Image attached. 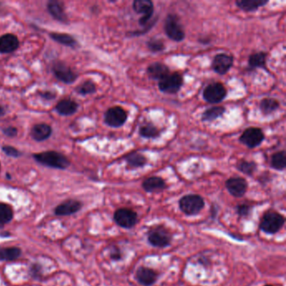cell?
Returning a JSON list of instances; mask_svg holds the SVG:
<instances>
[{
	"label": "cell",
	"mask_w": 286,
	"mask_h": 286,
	"mask_svg": "<svg viewBox=\"0 0 286 286\" xmlns=\"http://www.w3.org/2000/svg\"><path fill=\"white\" fill-rule=\"evenodd\" d=\"M33 158L39 164L59 170H66L70 165L69 159L63 154L57 151H45L41 153L33 154Z\"/></svg>",
	"instance_id": "cell-1"
},
{
	"label": "cell",
	"mask_w": 286,
	"mask_h": 286,
	"mask_svg": "<svg viewBox=\"0 0 286 286\" xmlns=\"http://www.w3.org/2000/svg\"><path fill=\"white\" fill-rule=\"evenodd\" d=\"M164 30L165 35L175 42H180L186 37V33L180 24V19L176 14H168L164 21Z\"/></svg>",
	"instance_id": "cell-2"
},
{
	"label": "cell",
	"mask_w": 286,
	"mask_h": 286,
	"mask_svg": "<svg viewBox=\"0 0 286 286\" xmlns=\"http://www.w3.org/2000/svg\"><path fill=\"white\" fill-rule=\"evenodd\" d=\"M285 223V218L282 215L276 211L266 212L260 223V228L265 233L275 234L281 230Z\"/></svg>",
	"instance_id": "cell-3"
},
{
	"label": "cell",
	"mask_w": 286,
	"mask_h": 286,
	"mask_svg": "<svg viewBox=\"0 0 286 286\" xmlns=\"http://www.w3.org/2000/svg\"><path fill=\"white\" fill-rule=\"evenodd\" d=\"M180 208L186 215L198 214L204 207V200L199 195H186L180 199Z\"/></svg>",
	"instance_id": "cell-4"
},
{
	"label": "cell",
	"mask_w": 286,
	"mask_h": 286,
	"mask_svg": "<svg viewBox=\"0 0 286 286\" xmlns=\"http://www.w3.org/2000/svg\"><path fill=\"white\" fill-rule=\"evenodd\" d=\"M182 85V76L179 72H174L160 80L158 83V88L162 93L175 94L180 90Z\"/></svg>",
	"instance_id": "cell-5"
},
{
	"label": "cell",
	"mask_w": 286,
	"mask_h": 286,
	"mask_svg": "<svg viewBox=\"0 0 286 286\" xmlns=\"http://www.w3.org/2000/svg\"><path fill=\"white\" fill-rule=\"evenodd\" d=\"M128 120V113L122 107H112L104 114V123L112 128L122 127Z\"/></svg>",
	"instance_id": "cell-6"
},
{
	"label": "cell",
	"mask_w": 286,
	"mask_h": 286,
	"mask_svg": "<svg viewBox=\"0 0 286 286\" xmlns=\"http://www.w3.org/2000/svg\"><path fill=\"white\" fill-rule=\"evenodd\" d=\"M202 96L209 104H219L227 97V89L221 82H212L205 88Z\"/></svg>",
	"instance_id": "cell-7"
},
{
	"label": "cell",
	"mask_w": 286,
	"mask_h": 286,
	"mask_svg": "<svg viewBox=\"0 0 286 286\" xmlns=\"http://www.w3.org/2000/svg\"><path fill=\"white\" fill-rule=\"evenodd\" d=\"M265 141V134L259 128L249 127L244 130L239 138V142L249 148L260 146Z\"/></svg>",
	"instance_id": "cell-8"
},
{
	"label": "cell",
	"mask_w": 286,
	"mask_h": 286,
	"mask_svg": "<svg viewBox=\"0 0 286 286\" xmlns=\"http://www.w3.org/2000/svg\"><path fill=\"white\" fill-rule=\"evenodd\" d=\"M53 75L56 79L65 84H72L77 79V73L73 70L62 62V61H56L54 62L51 67Z\"/></svg>",
	"instance_id": "cell-9"
},
{
	"label": "cell",
	"mask_w": 286,
	"mask_h": 286,
	"mask_svg": "<svg viewBox=\"0 0 286 286\" xmlns=\"http://www.w3.org/2000/svg\"><path fill=\"white\" fill-rule=\"evenodd\" d=\"M133 8L136 13L143 14L139 21L141 26L147 25L154 14V3L150 0H135Z\"/></svg>",
	"instance_id": "cell-10"
},
{
	"label": "cell",
	"mask_w": 286,
	"mask_h": 286,
	"mask_svg": "<svg viewBox=\"0 0 286 286\" xmlns=\"http://www.w3.org/2000/svg\"><path fill=\"white\" fill-rule=\"evenodd\" d=\"M234 58L228 54H217L212 60V69L219 75H225L233 67Z\"/></svg>",
	"instance_id": "cell-11"
},
{
	"label": "cell",
	"mask_w": 286,
	"mask_h": 286,
	"mask_svg": "<svg viewBox=\"0 0 286 286\" xmlns=\"http://www.w3.org/2000/svg\"><path fill=\"white\" fill-rule=\"evenodd\" d=\"M148 240L149 244L153 246L164 248L170 244L171 236L165 228L163 227H158L149 232Z\"/></svg>",
	"instance_id": "cell-12"
},
{
	"label": "cell",
	"mask_w": 286,
	"mask_h": 286,
	"mask_svg": "<svg viewBox=\"0 0 286 286\" xmlns=\"http://www.w3.org/2000/svg\"><path fill=\"white\" fill-rule=\"evenodd\" d=\"M114 221L122 228H131L137 223V214L132 210L121 208L114 213Z\"/></svg>",
	"instance_id": "cell-13"
},
{
	"label": "cell",
	"mask_w": 286,
	"mask_h": 286,
	"mask_svg": "<svg viewBox=\"0 0 286 286\" xmlns=\"http://www.w3.org/2000/svg\"><path fill=\"white\" fill-rule=\"evenodd\" d=\"M226 188L229 193L235 197H241L246 193L248 183L246 180L242 177L229 178L225 183Z\"/></svg>",
	"instance_id": "cell-14"
},
{
	"label": "cell",
	"mask_w": 286,
	"mask_h": 286,
	"mask_svg": "<svg viewBox=\"0 0 286 286\" xmlns=\"http://www.w3.org/2000/svg\"><path fill=\"white\" fill-rule=\"evenodd\" d=\"M47 11L53 19L61 23H67L68 17L65 11V5L61 1L50 0L47 3Z\"/></svg>",
	"instance_id": "cell-15"
},
{
	"label": "cell",
	"mask_w": 286,
	"mask_h": 286,
	"mask_svg": "<svg viewBox=\"0 0 286 286\" xmlns=\"http://www.w3.org/2000/svg\"><path fill=\"white\" fill-rule=\"evenodd\" d=\"M19 46V40L13 34H5L0 36V53L9 54L15 51Z\"/></svg>",
	"instance_id": "cell-16"
},
{
	"label": "cell",
	"mask_w": 286,
	"mask_h": 286,
	"mask_svg": "<svg viewBox=\"0 0 286 286\" xmlns=\"http://www.w3.org/2000/svg\"><path fill=\"white\" fill-rule=\"evenodd\" d=\"M147 73L148 77L151 79L155 80V81H160L164 77H166L167 75L170 74V69L169 67L161 62H154L148 66L147 68Z\"/></svg>",
	"instance_id": "cell-17"
},
{
	"label": "cell",
	"mask_w": 286,
	"mask_h": 286,
	"mask_svg": "<svg viewBox=\"0 0 286 286\" xmlns=\"http://www.w3.org/2000/svg\"><path fill=\"white\" fill-rule=\"evenodd\" d=\"M52 134V129L47 124H38L33 126L30 136L34 141L42 142L50 138Z\"/></svg>",
	"instance_id": "cell-18"
},
{
	"label": "cell",
	"mask_w": 286,
	"mask_h": 286,
	"mask_svg": "<svg viewBox=\"0 0 286 286\" xmlns=\"http://www.w3.org/2000/svg\"><path fill=\"white\" fill-rule=\"evenodd\" d=\"M77 102L72 99H63L59 102L55 107V110L61 116H72L78 109Z\"/></svg>",
	"instance_id": "cell-19"
},
{
	"label": "cell",
	"mask_w": 286,
	"mask_h": 286,
	"mask_svg": "<svg viewBox=\"0 0 286 286\" xmlns=\"http://www.w3.org/2000/svg\"><path fill=\"white\" fill-rule=\"evenodd\" d=\"M157 274L148 268L141 267L136 272V278L144 286H150L157 281Z\"/></svg>",
	"instance_id": "cell-20"
},
{
	"label": "cell",
	"mask_w": 286,
	"mask_h": 286,
	"mask_svg": "<svg viewBox=\"0 0 286 286\" xmlns=\"http://www.w3.org/2000/svg\"><path fill=\"white\" fill-rule=\"evenodd\" d=\"M82 207L81 202L76 200H68L59 205L55 210V213L58 216H67L78 212Z\"/></svg>",
	"instance_id": "cell-21"
},
{
	"label": "cell",
	"mask_w": 286,
	"mask_h": 286,
	"mask_svg": "<svg viewBox=\"0 0 286 286\" xmlns=\"http://www.w3.org/2000/svg\"><path fill=\"white\" fill-rule=\"evenodd\" d=\"M143 190L147 192L163 191L166 188L164 180L159 176H151L143 180L142 184Z\"/></svg>",
	"instance_id": "cell-22"
},
{
	"label": "cell",
	"mask_w": 286,
	"mask_h": 286,
	"mask_svg": "<svg viewBox=\"0 0 286 286\" xmlns=\"http://www.w3.org/2000/svg\"><path fill=\"white\" fill-rule=\"evenodd\" d=\"M269 3L267 0H237L236 5L245 12H255Z\"/></svg>",
	"instance_id": "cell-23"
},
{
	"label": "cell",
	"mask_w": 286,
	"mask_h": 286,
	"mask_svg": "<svg viewBox=\"0 0 286 286\" xmlns=\"http://www.w3.org/2000/svg\"><path fill=\"white\" fill-rule=\"evenodd\" d=\"M50 37L56 41V42L65 45L67 47L75 48L77 46V40L71 35L66 33H58V32H52L50 33Z\"/></svg>",
	"instance_id": "cell-24"
},
{
	"label": "cell",
	"mask_w": 286,
	"mask_h": 286,
	"mask_svg": "<svg viewBox=\"0 0 286 286\" xmlns=\"http://www.w3.org/2000/svg\"><path fill=\"white\" fill-rule=\"evenodd\" d=\"M268 54L264 51H260L257 53L252 54L249 58V67L250 70L257 69V68H265L266 69V60Z\"/></svg>",
	"instance_id": "cell-25"
},
{
	"label": "cell",
	"mask_w": 286,
	"mask_h": 286,
	"mask_svg": "<svg viewBox=\"0 0 286 286\" xmlns=\"http://www.w3.org/2000/svg\"><path fill=\"white\" fill-rule=\"evenodd\" d=\"M226 109L223 107H212L203 112L201 115V120L203 122H212L214 120L223 117L225 114Z\"/></svg>",
	"instance_id": "cell-26"
},
{
	"label": "cell",
	"mask_w": 286,
	"mask_h": 286,
	"mask_svg": "<svg viewBox=\"0 0 286 286\" xmlns=\"http://www.w3.org/2000/svg\"><path fill=\"white\" fill-rule=\"evenodd\" d=\"M125 161L131 168H141L147 164L146 157L141 153L133 152L125 156Z\"/></svg>",
	"instance_id": "cell-27"
},
{
	"label": "cell",
	"mask_w": 286,
	"mask_h": 286,
	"mask_svg": "<svg viewBox=\"0 0 286 286\" xmlns=\"http://www.w3.org/2000/svg\"><path fill=\"white\" fill-rule=\"evenodd\" d=\"M280 108V103L275 98H264L260 102V109L265 115H270Z\"/></svg>",
	"instance_id": "cell-28"
},
{
	"label": "cell",
	"mask_w": 286,
	"mask_h": 286,
	"mask_svg": "<svg viewBox=\"0 0 286 286\" xmlns=\"http://www.w3.org/2000/svg\"><path fill=\"white\" fill-rule=\"evenodd\" d=\"M271 165L276 170H284L286 167V156L285 151L276 152L271 156Z\"/></svg>",
	"instance_id": "cell-29"
},
{
	"label": "cell",
	"mask_w": 286,
	"mask_h": 286,
	"mask_svg": "<svg viewBox=\"0 0 286 286\" xmlns=\"http://www.w3.org/2000/svg\"><path fill=\"white\" fill-rule=\"evenodd\" d=\"M21 255V250L19 248H0V260L12 261L15 260Z\"/></svg>",
	"instance_id": "cell-30"
},
{
	"label": "cell",
	"mask_w": 286,
	"mask_h": 286,
	"mask_svg": "<svg viewBox=\"0 0 286 286\" xmlns=\"http://www.w3.org/2000/svg\"><path fill=\"white\" fill-rule=\"evenodd\" d=\"M139 133L140 136L144 139H155L159 136V130L151 124L141 126Z\"/></svg>",
	"instance_id": "cell-31"
},
{
	"label": "cell",
	"mask_w": 286,
	"mask_h": 286,
	"mask_svg": "<svg viewBox=\"0 0 286 286\" xmlns=\"http://www.w3.org/2000/svg\"><path fill=\"white\" fill-rule=\"evenodd\" d=\"M237 169L245 175H252L257 170V164L254 161L241 160L237 164Z\"/></svg>",
	"instance_id": "cell-32"
},
{
	"label": "cell",
	"mask_w": 286,
	"mask_h": 286,
	"mask_svg": "<svg viewBox=\"0 0 286 286\" xmlns=\"http://www.w3.org/2000/svg\"><path fill=\"white\" fill-rule=\"evenodd\" d=\"M13 218V211L8 205L0 203V225L8 223Z\"/></svg>",
	"instance_id": "cell-33"
},
{
	"label": "cell",
	"mask_w": 286,
	"mask_h": 286,
	"mask_svg": "<svg viewBox=\"0 0 286 286\" xmlns=\"http://www.w3.org/2000/svg\"><path fill=\"white\" fill-rule=\"evenodd\" d=\"M96 91H97V88H96L95 83L92 81H86L81 85L78 86L76 89V92L82 96L93 94L96 93Z\"/></svg>",
	"instance_id": "cell-34"
},
{
	"label": "cell",
	"mask_w": 286,
	"mask_h": 286,
	"mask_svg": "<svg viewBox=\"0 0 286 286\" xmlns=\"http://www.w3.org/2000/svg\"><path fill=\"white\" fill-rule=\"evenodd\" d=\"M147 46H148V50H150L151 52L153 53H158V52H161L165 49V45L164 42L159 39L156 38H152L150 40H148L147 42Z\"/></svg>",
	"instance_id": "cell-35"
},
{
	"label": "cell",
	"mask_w": 286,
	"mask_h": 286,
	"mask_svg": "<svg viewBox=\"0 0 286 286\" xmlns=\"http://www.w3.org/2000/svg\"><path fill=\"white\" fill-rule=\"evenodd\" d=\"M2 150L7 156L13 157V158H18L21 156V152L18 150L17 148H14L13 146L4 145L2 147Z\"/></svg>",
	"instance_id": "cell-36"
},
{
	"label": "cell",
	"mask_w": 286,
	"mask_h": 286,
	"mask_svg": "<svg viewBox=\"0 0 286 286\" xmlns=\"http://www.w3.org/2000/svg\"><path fill=\"white\" fill-rule=\"evenodd\" d=\"M2 131H3L4 136H8L9 138H13V137H15L18 135V130L15 127H13V126H8V127L4 128Z\"/></svg>",
	"instance_id": "cell-37"
},
{
	"label": "cell",
	"mask_w": 286,
	"mask_h": 286,
	"mask_svg": "<svg viewBox=\"0 0 286 286\" xmlns=\"http://www.w3.org/2000/svg\"><path fill=\"white\" fill-rule=\"evenodd\" d=\"M249 209H250V207L248 206V205L243 204L240 205L238 207V213H239L240 216H247V215L249 213Z\"/></svg>",
	"instance_id": "cell-38"
},
{
	"label": "cell",
	"mask_w": 286,
	"mask_h": 286,
	"mask_svg": "<svg viewBox=\"0 0 286 286\" xmlns=\"http://www.w3.org/2000/svg\"><path fill=\"white\" fill-rule=\"evenodd\" d=\"M40 96L41 98L48 101L53 100L56 97V93L50 92V91L42 92V93H40Z\"/></svg>",
	"instance_id": "cell-39"
},
{
	"label": "cell",
	"mask_w": 286,
	"mask_h": 286,
	"mask_svg": "<svg viewBox=\"0 0 286 286\" xmlns=\"http://www.w3.org/2000/svg\"><path fill=\"white\" fill-rule=\"evenodd\" d=\"M111 258L113 260H120V259H121V255H120V250L117 249L113 250L111 253Z\"/></svg>",
	"instance_id": "cell-40"
},
{
	"label": "cell",
	"mask_w": 286,
	"mask_h": 286,
	"mask_svg": "<svg viewBox=\"0 0 286 286\" xmlns=\"http://www.w3.org/2000/svg\"><path fill=\"white\" fill-rule=\"evenodd\" d=\"M6 114V109L4 107L0 105V117L4 116Z\"/></svg>",
	"instance_id": "cell-41"
},
{
	"label": "cell",
	"mask_w": 286,
	"mask_h": 286,
	"mask_svg": "<svg viewBox=\"0 0 286 286\" xmlns=\"http://www.w3.org/2000/svg\"><path fill=\"white\" fill-rule=\"evenodd\" d=\"M271 286V285H269V286Z\"/></svg>",
	"instance_id": "cell-42"
}]
</instances>
